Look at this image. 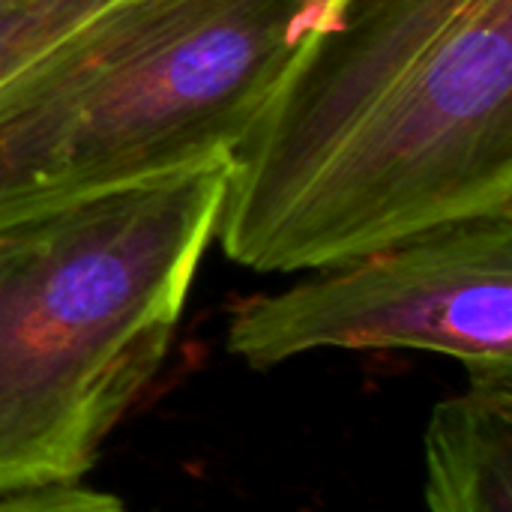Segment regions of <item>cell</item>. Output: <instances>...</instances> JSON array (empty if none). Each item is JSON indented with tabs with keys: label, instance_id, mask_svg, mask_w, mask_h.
<instances>
[{
	"label": "cell",
	"instance_id": "4",
	"mask_svg": "<svg viewBox=\"0 0 512 512\" xmlns=\"http://www.w3.org/2000/svg\"><path fill=\"white\" fill-rule=\"evenodd\" d=\"M228 354L273 369L312 351L411 348L512 375V213L447 222L231 309Z\"/></svg>",
	"mask_w": 512,
	"mask_h": 512
},
{
	"label": "cell",
	"instance_id": "1",
	"mask_svg": "<svg viewBox=\"0 0 512 512\" xmlns=\"http://www.w3.org/2000/svg\"><path fill=\"white\" fill-rule=\"evenodd\" d=\"M512 213V0H321L234 153L216 228L309 273Z\"/></svg>",
	"mask_w": 512,
	"mask_h": 512
},
{
	"label": "cell",
	"instance_id": "5",
	"mask_svg": "<svg viewBox=\"0 0 512 512\" xmlns=\"http://www.w3.org/2000/svg\"><path fill=\"white\" fill-rule=\"evenodd\" d=\"M429 512H512V375H474L426 429Z\"/></svg>",
	"mask_w": 512,
	"mask_h": 512
},
{
	"label": "cell",
	"instance_id": "3",
	"mask_svg": "<svg viewBox=\"0 0 512 512\" xmlns=\"http://www.w3.org/2000/svg\"><path fill=\"white\" fill-rule=\"evenodd\" d=\"M321 0H123L0 90V222L234 156Z\"/></svg>",
	"mask_w": 512,
	"mask_h": 512
},
{
	"label": "cell",
	"instance_id": "6",
	"mask_svg": "<svg viewBox=\"0 0 512 512\" xmlns=\"http://www.w3.org/2000/svg\"><path fill=\"white\" fill-rule=\"evenodd\" d=\"M123 0H0V90Z\"/></svg>",
	"mask_w": 512,
	"mask_h": 512
},
{
	"label": "cell",
	"instance_id": "2",
	"mask_svg": "<svg viewBox=\"0 0 512 512\" xmlns=\"http://www.w3.org/2000/svg\"><path fill=\"white\" fill-rule=\"evenodd\" d=\"M234 156L0 222V498L75 486L156 378Z\"/></svg>",
	"mask_w": 512,
	"mask_h": 512
},
{
	"label": "cell",
	"instance_id": "7",
	"mask_svg": "<svg viewBox=\"0 0 512 512\" xmlns=\"http://www.w3.org/2000/svg\"><path fill=\"white\" fill-rule=\"evenodd\" d=\"M0 512H129L120 498L108 492L87 489L81 483L75 486H51V489H33L18 495H3Z\"/></svg>",
	"mask_w": 512,
	"mask_h": 512
}]
</instances>
